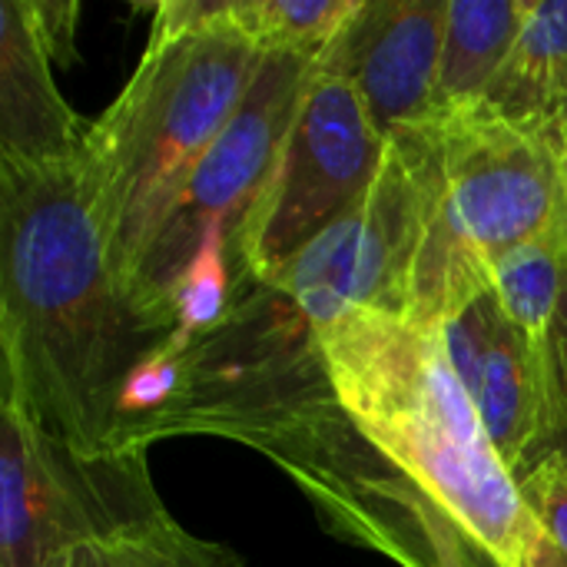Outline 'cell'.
Returning a JSON list of instances; mask_svg holds the SVG:
<instances>
[{
  "instance_id": "1",
  "label": "cell",
  "mask_w": 567,
  "mask_h": 567,
  "mask_svg": "<svg viewBox=\"0 0 567 567\" xmlns=\"http://www.w3.org/2000/svg\"><path fill=\"white\" fill-rule=\"evenodd\" d=\"M216 435L269 455L349 545L402 567H492L435 502L385 462L342 412L316 329L276 289H246L183 355L173 405L143 445Z\"/></svg>"
},
{
  "instance_id": "2",
  "label": "cell",
  "mask_w": 567,
  "mask_h": 567,
  "mask_svg": "<svg viewBox=\"0 0 567 567\" xmlns=\"http://www.w3.org/2000/svg\"><path fill=\"white\" fill-rule=\"evenodd\" d=\"M166 336L123 292L80 163L0 159V399L56 439L116 449L123 385Z\"/></svg>"
},
{
  "instance_id": "3",
  "label": "cell",
  "mask_w": 567,
  "mask_h": 567,
  "mask_svg": "<svg viewBox=\"0 0 567 567\" xmlns=\"http://www.w3.org/2000/svg\"><path fill=\"white\" fill-rule=\"evenodd\" d=\"M329 385L355 432L412 478L492 567H528L542 528L495 455L439 329L349 312L316 329Z\"/></svg>"
},
{
  "instance_id": "4",
  "label": "cell",
  "mask_w": 567,
  "mask_h": 567,
  "mask_svg": "<svg viewBox=\"0 0 567 567\" xmlns=\"http://www.w3.org/2000/svg\"><path fill=\"white\" fill-rule=\"evenodd\" d=\"M262 60L236 30L150 33L140 66L90 123L76 163L123 292Z\"/></svg>"
},
{
  "instance_id": "5",
  "label": "cell",
  "mask_w": 567,
  "mask_h": 567,
  "mask_svg": "<svg viewBox=\"0 0 567 567\" xmlns=\"http://www.w3.org/2000/svg\"><path fill=\"white\" fill-rule=\"evenodd\" d=\"M425 223L405 319L439 329L492 289V266L565 216L551 136L518 130L478 106L429 113Z\"/></svg>"
},
{
  "instance_id": "6",
  "label": "cell",
  "mask_w": 567,
  "mask_h": 567,
  "mask_svg": "<svg viewBox=\"0 0 567 567\" xmlns=\"http://www.w3.org/2000/svg\"><path fill=\"white\" fill-rule=\"evenodd\" d=\"M169 518L146 449H83L0 399V567H56L73 548Z\"/></svg>"
},
{
  "instance_id": "7",
  "label": "cell",
  "mask_w": 567,
  "mask_h": 567,
  "mask_svg": "<svg viewBox=\"0 0 567 567\" xmlns=\"http://www.w3.org/2000/svg\"><path fill=\"white\" fill-rule=\"evenodd\" d=\"M389 153L359 93L316 66L276 169L229 243L236 289L269 286L375 183Z\"/></svg>"
},
{
  "instance_id": "8",
  "label": "cell",
  "mask_w": 567,
  "mask_h": 567,
  "mask_svg": "<svg viewBox=\"0 0 567 567\" xmlns=\"http://www.w3.org/2000/svg\"><path fill=\"white\" fill-rule=\"evenodd\" d=\"M316 63L319 60L299 53H266L246 100L196 163L126 289L130 302L153 329L173 332L169 299L203 236L219 226L233 243L262 196Z\"/></svg>"
},
{
  "instance_id": "9",
  "label": "cell",
  "mask_w": 567,
  "mask_h": 567,
  "mask_svg": "<svg viewBox=\"0 0 567 567\" xmlns=\"http://www.w3.org/2000/svg\"><path fill=\"white\" fill-rule=\"evenodd\" d=\"M425 123L392 133L372 189L269 282L312 329L339 322L349 312H389L405 319L425 223Z\"/></svg>"
},
{
  "instance_id": "10",
  "label": "cell",
  "mask_w": 567,
  "mask_h": 567,
  "mask_svg": "<svg viewBox=\"0 0 567 567\" xmlns=\"http://www.w3.org/2000/svg\"><path fill=\"white\" fill-rule=\"evenodd\" d=\"M452 0H359V10L319 56L346 80L382 136L429 120Z\"/></svg>"
},
{
  "instance_id": "11",
  "label": "cell",
  "mask_w": 567,
  "mask_h": 567,
  "mask_svg": "<svg viewBox=\"0 0 567 567\" xmlns=\"http://www.w3.org/2000/svg\"><path fill=\"white\" fill-rule=\"evenodd\" d=\"M33 0L0 3V159L23 166L76 163L90 123L63 100L53 80Z\"/></svg>"
},
{
  "instance_id": "12",
  "label": "cell",
  "mask_w": 567,
  "mask_h": 567,
  "mask_svg": "<svg viewBox=\"0 0 567 567\" xmlns=\"http://www.w3.org/2000/svg\"><path fill=\"white\" fill-rule=\"evenodd\" d=\"M472 402L495 455L518 485L545 458L548 392L538 342L508 322L505 312L498 316Z\"/></svg>"
},
{
  "instance_id": "13",
  "label": "cell",
  "mask_w": 567,
  "mask_h": 567,
  "mask_svg": "<svg viewBox=\"0 0 567 567\" xmlns=\"http://www.w3.org/2000/svg\"><path fill=\"white\" fill-rule=\"evenodd\" d=\"M475 106L518 130L551 136L567 113V0H525L522 30Z\"/></svg>"
},
{
  "instance_id": "14",
  "label": "cell",
  "mask_w": 567,
  "mask_h": 567,
  "mask_svg": "<svg viewBox=\"0 0 567 567\" xmlns=\"http://www.w3.org/2000/svg\"><path fill=\"white\" fill-rule=\"evenodd\" d=\"M525 17V0H452L432 113L468 110L498 76Z\"/></svg>"
},
{
  "instance_id": "15",
  "label": "cell",
  "mask_w": 567,
  "mask_h": 567,
  "mask_svg": "<svg viewBox=\"0 0 567 567\" xmlns=\"http://www.w3.org/2000/svg\"><path fill=\"white\" fill-rule=\"evenodd\" d=\"M567 279V229L558 223L538 239L505 252L492 266V292L522 332L542 342L555 322Z\"/></svg>"
},
{
  "instance_id": "16",
  "label": "cell",
  "mask_w": 567,
  "mask_h": 567,
  "mask_svg": "<svg viewBox=\"0 0 567 567\" xmlns=\"http://www.w3.org/2000/svg\"><path fill=\"white\" fill-rule=\"evenodd\" d=\"M355 10L359 0H226L223 30L243 33L262 53L319 60Z\"/></svg>"
},
{
  "instance_id": "17",
  "label": "cell",
  "mask_w": 567,
  "mask_h": 567,
  "mask_svg": "<svg viewBox=\"0 0 567 567\" xmlns=\"http://www.w3.org/2000/svg\"><path fill=\"white\" fill-rule=\"evenodd\" d=\"M56 567H246L219 542L186 532L173 515L73 548Z\"/></svg>"
},
{
  "instance_id": "18",
  "label": "cell",
  "mask_w": 567,
  "mask_h": 567,
  "mask_svg": "<svg viewBox=\"0 0 567 567\" xmlns=\"http://www.w3.org/2000/svg\"><path fill=\"white\" fill-rule=\"evenodd\" d=\"M236 302V276L229 269V239L226 229H209L173 289L169 299V316H173V332L183 342H193L196 336L209 332L216 322L226 319V312Z\"/></svg>"
},
{
  "instance_id": "19",
  "label": "cell",
  "mask_w": 567,
  "mask_h": 567,
  "mask_svg": "<svg viewBox=\"0 0 567 567\" xmlns=\"http://www.w3.org/2000/svg\"><path fill=\"white\" fill-rule=\"evenodd\" d=\"M498 316H502V306H498L495 292L488 289L439 326L445 355H449V362H452V369H455V375L468 395H475V389H478L482 365H485Z\"/></svg>"
},
{
  "instance_id": "20",
  "label": "cell",
  "mask_w": 567,
  "mask_h": 567,
  "mask_svg": "<svg viewBox=\"0 0 567 567\" xmlns=\"http://www.w3.org/2000/svg\"><path fill=\"white\" fill-rule=\"evenodd\" d=\"M542 369H545V392H548V435H545V458H567V279L561 306L548 336L538 342Z\"/></svg>"
},
{
  "instance_id": "21",
  "label": "cell",
  "mask_w": 567,
  "mask_h": 567,
  "mask_svg": "<svg viewBox=\"0 0 567 567\" xmlns=\"http://www.w3.org/2000/svg\"><path fill=\"white\" fill-rule=\"evenodd\" d=\"M518 492L542 535L567 558V458L542 462L518 482Z\"/></svg>"
},
{
  "instance_id": "22",
  "label": "cell",
  "mask_w": 567,
  "mask_h": 567,
  "mask_svg": "<svg viewBox=\"0 0 567 567\" xmlns=\"http://www.w3.org/2000/svg\"><path fill=\"white\" fill-rule=\"evenodd\" d=\"M43 40L53 53V63H73L76 56V3H56V0H33Z\"/></svg>"
},
{
  "instance_id": "23",
  "label": "cell",
  "mask_w": 567,
  "mask_h": 567,
  "mask_svg": "<svg viewBox=\"0 0 567 567\" xmlns=\"http://www.w3.org/2000/svg\"><path fill=\"white\" fill-rule=\"evenodd\" d=\"M551 143H555V156H558V169H561V196H565V216H561V223H565L567 229V113L561 116V123L551 130Z\"/></svg>"
},
{
  "instance_id": "24",
  "label": "cell",
  "mask_w": 567,
  "mask_h": 567,
  "mask_svg": "<svg viewBox=\"0 0 567 567\" xmlns=\"http://www.w3.org/2000/svg\"><path fill=\"white\" fill-rule=\"evenodd\" d=\"M528 567H567V558L545 538V535H538V542H535V551H532V561Z\"/></svg>"
}]
</instances>
